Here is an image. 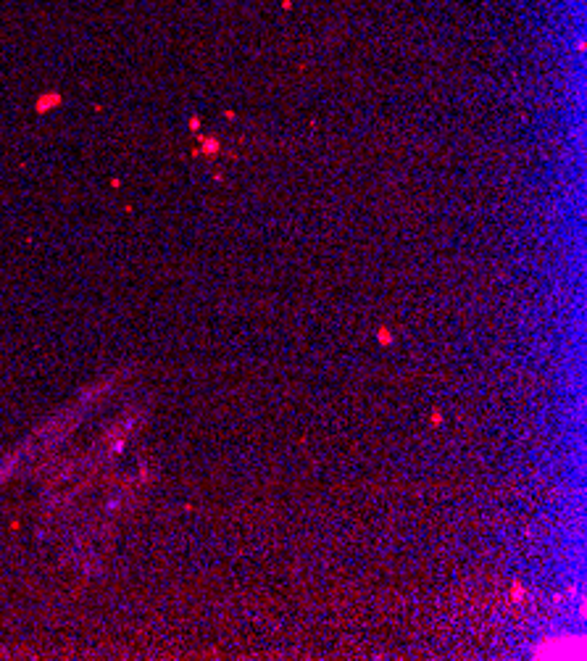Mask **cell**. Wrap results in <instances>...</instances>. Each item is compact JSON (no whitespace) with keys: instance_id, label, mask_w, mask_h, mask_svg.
I'll use <instances>...</instances> for the list:
<instances>
[{"instance_id":"6da1fadb","label":"cell","mask_w":587,"mask_h":661,"mask_svg":"<svg viewBox=\"0 0 587 661\" xmlns=\"http://www.w3.org/2000/svg\"><path fill=\"white\" fill-rule=\"evenodd\" d=\"M58 100H61V98L55 95V92H53V95H45V98H40L37 108H40V111H50V105H55Z\"/></svg>"},{"instance_id":"7a4b0ae2","label":"cell","mask_w":587,"mask_h":661,"mask_svg":"<svg viewBox=\"0 0 587 661\" xmlns=\"http://www.w3.org/2000/svg\"><path fill=\"white\" fill-rule=\"evenodd\" d=\"M203 153H208V156L219 153V140H203Z\"/></svg>"},{"instance_id":"3957f363","label":"cell","mask_w":587,"mask_h":661,"mask_svg":"<svg viewBox=\"0 0 587 661\" xmlns=\"http://www.w3.org/2000/svg\"><path fill=\"white\" fill-rule=\"evenodd\" d=\"M379 343H384V345H390V343H393V337H390V329H387V327H382V329H379Z\"/></svg>"}]
</instances>
